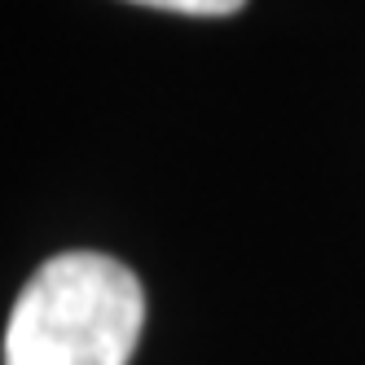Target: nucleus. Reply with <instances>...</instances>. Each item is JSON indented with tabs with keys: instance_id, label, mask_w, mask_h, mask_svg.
I'll list each match as a JSON object with an SVG mask.
<instances>
[{
	"instance_id": "f257e3e1",
	"label": "nucleus",
	"mask_w": 365,
	"mask_h": 365,
	"mask_svg": "<svg viewBox=\"0 0 365 365\" xmlns=\"http://www.w3.org/2000/svg\"><path fill=\"white\" fill-rule=\"evenodd\" d=\"M145 295L137 273L97 251L53 255L31 273L5 326V365H128Z\"/></svg>"
},
{
	"instance_id": "f03ea898",
	"label": "nucleus",
	"mask_w": 365,
	"mask_h": 365,
	"mask_svg": "<svg viewBox=\"0 0 365 365\" xmlns=\"http://www.w3.org/2000/svg\"><path fill=\"white\" fill-rule=\"evenodd\" d=\"M133 5L168 9V14H190V18H225V14H238L247 0H133Z\"/></svg>"
}]
</instances>
